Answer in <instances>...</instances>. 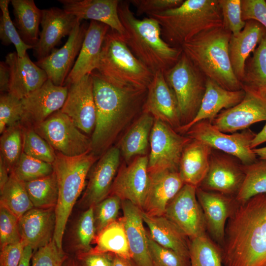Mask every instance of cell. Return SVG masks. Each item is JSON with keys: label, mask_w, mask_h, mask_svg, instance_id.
<instances>
[{"label": "cell", "mask_w": 266, "mask_h": 266, "mask_svg": "<svg viewBox=\"0 0 266 266\" xmlns=\"http://www.w3.org/2000/svg\"><path fill=\"white\" fill-rule=\"evenodd\" d=\"M223 245L224 266H266V194L235 208Z\"/></svg>", "instance_id": "obj_1"}, {"label": "cell", "mask_w": 266, "mask_h": 266, "mask_svg": "<svg viewBox=\"0 0 266 266\" xmlns=\"http://www.w3.org/2000/svg\"><path fill=\"white\" fill-rule=\"evenodd\" d=\"M96 116L91 139V152L101 156L110 147L120 131L143 105L146 90L122 88L104 80L94 70L91 74Z\"/></svg>", "instance_id": "obj_2"}, {"label": "cell", "mask_w": 266, "mask_h": 266, "mask_svg": "<svg viewBox=\"0 0 266 266\" xmlns=\"http://www.w3.org/2000/svg\"><path fill=\"white\" fill-rule=\"evenodd\" d=\"M129 0H121L118 13L125 30L124 40L133 54L153 74L165 73L178 61L182 51L167 43L162 38L161 29L155 19L141 20L131 10Z\"/></svg>", "instance_id": "obj_3"}, {"label": "cell", "mask_w": 266, "mask_h": 266, "mask_svg": "<svg viewBox=\"0 0 266 266\" xmlns=\"http://www.w3.org/2000/svg\"><path fill=\"white\" fill-rule=\"evenodd\" d=\"M232 33L223 26L209 29L184 43L181 48L206 77L231 91L243 89L231 64L229 44Z\"/></svg>", "instance_id": "obj_4"}, {"label": "cell", "mask_w": 266, "mask_h": 266, "mask_svg": "<svg viewBox=\"0 0 266 266\" xmlns=\"http://www.w3.org/2000/svg\"><path fill=\"white\" fill-rule=\"evenodd\" d=\"M147 15L159 23L163 39L178 48L203 31L223 26L219 0H186L175 8Z\"/></svg>", "instance_id": "obj_5"}, {"label": "cell", "mask_w": 266, "mask_h": 266, "mask_svg": "<svg viewBox=\"0 0 266 266\" xmlns=\"http://www.w3.org/2000/svg\"><path fill=\"white\" fill-rule=\"evenodd\" d=\"M95 70L114 86L135 90L147 89L154 74L133 54L123 36L111 29Z\"/></svg>", "instance_id": "obj_6"}, {"label": "cell", "mask_w": 266, "mask_h": 266, "mask_svg": "<svg viewBox=\"0 0 266 266\" xmlns=\"http://www.w3.org/2000/svg\"><path fill=\"white\" fill-rule=\"evenodd\" d=\"M98 157L92 152L67 156L56 152L52 164L58 187L53 239L61 249L64 233L73 207L83 191L87 176Z\"/></svg>", "instance_id": "obj_7"}, {"label": "cell", "mask_w": 266, "mask_h": 266, "mask_svg": "<svg viewBox=\"0 0 266 266\" xmlns=\"http://www.w3.org/2000/svg\"><path fill=\"white\" fill-rule=\"evenodd\" d=\"M164 73L176 97L181 126L185 125L194 119L200 108L206 77L183 52L176 63Z\"/></svg>", "instance_id": "obj_8"}, {"label": "cell", "mask_w": 266, "mask_h": 266, "mask_svg": "<svg viewBox=\"0 0 266 266\" xmlns=\"http://www.w3.org/2000/svg\"><path fill=\"white\" fill-rule=\"evenodd\" d=\"M56 152L67 156L91 152V139L61 110L33 128Z\"/></svg>", "instance_id": "obj_9"}, {"label": "cell", "mask_w": 266, "mask_h": 266, "mask_svg": "<svg viewBox=\"0 0 266 266\" xmlns=\"http://www.w3.org/2000/svg\"><path fill=\"white\" fill-rule=\"evenodd\" d=\"M186 133L191 139L201 141L212 149L237 158L243 165L257 160V156L251 146L256 134L249 129L229 134L220 131L209 121L204 120L194 125Z\"/></svg>", "instance_id": "obj_10"}, {"label": "cell", "mask_w": 266, "mask_h": 266, "mask_svg": "<svg viewBox=\"0 0 266 266\" xmlns=\"http://www.w3.org/2000/svg\"><path fill=\"white\" fill-rule=\"evenodd\" d=\"M191 140L180 135L168 124L155 119L150 136L148 172L178 171L182 152Z\"/></svg>", "instance_id": "obj_11"}, {"label": "cell", "mask_w": 266, "mask_h": 266, "mask_svg": "<svg viewBox=\"0 0 266 266\" xmlns=\"http://www.w3.org/2000/svg\"><path fill=\"white\" fill-rule=\"evenodd\" d=\"M197 187L185 184L167 204L164 216L191 239L206 234L205 221Z\"/></svg>", "instance_id": "obj_12"}, {"label": "cell", "mask_w": 266, "mask_h": 266, "mask_svg": "<svg viewBox=\"0 0 266 266\" xmlns=\"http://www.w3.org/2000/svg\"><path fill=\"white\" fill-rule=\"evenodd\" d=\"M67 86H57L49 79L39 88L21 100L23 127L33 129L62 108Z\"/></svg>", "instance_id": "obj_13"}, {"label": "cell", "mask_w": 266, "mask_h": 266, "mask_svg": "<svg viewBox=\"0 0 266 266\" xmlns=\"http://www.w3.org/2000/svg\"><path fill=\"white\" fill-rule=\"evenodd\" d=\"M245 95L237 105L223 110L212 124L224 133H235L247 129L259 122L266 121V98L258 92L243 87Z\"/></svg>", "instance_id": "obj_14"}, {"label": "cell", "mask_w": 266, "mask_h": 266, "mask_svg": "<svg viewBox=\"0 0 266 266\" xmlns=\"http://www.w3.org/2000/svg\"><path fill=\"white\" fill-rule=\"evenodd\" d=\"M67 86L66 99L61 111L82 132L90 133L94 129L96 116L92 76L86 75Z\"/></svg>", "instance_id": "obj_15"}, {"label": "cell", "mask_w": 266, "mask_h": 266, "mask_svg": "<svg viewBox=\"0 0 266 266\" xmlns=\"http://www.w3.org/2000/svg\"><path fill=\"white\" fill-rule=\"evenodd\" d=\"M87 27L78 21L64 45L54 49L46 57L35 63L46 72L48 78L57 86H65V83L79 54L84 39Z\"/></svg>", "instance_id": "obj_16"}, {"label": "cell", "mask_w": 266, "mask_h": 266, "mask_svg": "<svg viewBox=\"0 0 266 266\" xmlns=\"http://www.w3.org/2000/svg\"><path fill=\"white\" fill-rule=\"evenodd\" d=\"M149 184L148 157L138 156L119 168L110 194L132 202L142 209Z\"/></svg>", "instance_id": "obj_17"}, {"label": "cell", "mask_w": 266, "mask_h": 266, "mask_svg": "<svg viewBox=\"0 0 266 266\" xmlns=\"http://www.w3.org/2000/svg\"><path fill=\"white\" fill-rule=\"evenodd\" d=\"M142 111L172 128L178 129L181 126L177 101L164 72L154 74L147 87Z\"/></svg>", "instance_id": "obj_18"}, {"label": "cell", "mask_w": 266, "mask_h": 266, "mask_svg": "<svg viewBox=\"0 0 266 266\" xmlns=\"http://www.w3.org/2000/svg\"><path fill=\"white\" fill-rule=\"evenodd\" d=\"M79 21L63 9L53 7L41 10L42 30L38 42L33 48L37 61L48 56L63 37L70 34Z\"/></svg>", "instance_id": "obj_19"}, {"label": "cell", "mask_w": 266, "mask_h": 266, "mask_svg": "<svg viewBox=\"0 0 266 266\" xmlns=\"http://www.w3.org/2000/svg\"><path fill=\"white\" fill-rule=\"evenodd\" d=\"M120 150L110 147L90 170L89 182L82 199L88 206H94L107 197L120 165Z\"/></svg>", "instance_id": "obj_20"}, {"label": "cell", "mask_w": 266, "mask_h": 266, "mask_svg": "<svg viewBox=\"0 0 266 266\" xmlns=\"http://www.w3.org/2000/svg\"><path fill=\"white\" fill-rule=\"evenodd\" d=\"M178 171L149 172V184L142 210L152 216L164 215L168 202L184 185Z\"/></svg>", "instance_id": "obj_21"}, {"label": "cell", "mask_w": 266, "mask_h": 266, "mask_svg": "<svg viewBox=\"0 0 266 266\" xmlns=\"http://www.w3.org/2000/svg\"><path fill=\"white\" fill-rule=\"evenodd\" d=\"M4 62L10 71L8 93L20 100L41 87L48 79L44 70L33 62L27 53L21 58L16 52L9 53Z\"/></svg>", "instance_id": "obj_22"}, {"label": "cell", "mask_w": 266, "mask_h": 266, "mask_svg": "<svg viewBox=\"0 0 266 266\" xmlns=\"http://www.w3.org/2000/svg\"><path fill=\"white\" fill-rule=\"evenodd\" d=\"M243 178L242 165L231 157L211 153L209 169L201 188L224 195L236 194Z\"/></svg>", "instance_id": "obj_23"}, {"label": "cell", "mask_w": 266, "mask_h": 266, "mask_svg": "<svg viewBox=\"0 0 266 266\" xmlns=\"http://www.w3.org/2000/svg\"><path fill=\"white\" fill-rule=\"evenodd\" d=\"M110 28L107 25L91 21L77 59L65 83H74L96 70L105 37Z\"/></svg>", "instance_id": "obj_24"}, {"label": "cell", "mask_w": 266, "mask_h": 266, "mask_svg": "<svg viewBox=\"0 0 266 266\" xmlns=\"http://www.w3.org/2000/svg\"><path fill=\"white\" fill-rule=\"evenodd\" d=\"M245 95L243 88L237 91L229 90L214 80L206 78L205 93L197 114L191 122L180 126L177 130L181 133H186L200 121L211 122L222 110L228 109L240 102Z\"/></svg>", "instance_id": "obj_25"}, {"label": "cell", "mask_w": 266, "mask_h": 266, "mask_svg": "<svg viewBox=\"0 0 266 266\" xmlns=\"http://www.w3.org/2000/svg\"><path fill=\"white\" fill-rule=\"evenodd\" d=\"M119 0H59L63 9L78 20L103 23L122 36L125 30L118 13Z\"/></svg>", "instance_id": "obj_26"}, {"label": "cell", "mask_w": 266, "mask_h": 266, "mask_svg": "<svg viewBox=\"0 0 266 266\" xmlns=\"http://www.w3.org/2000/svg\"><path fill=\"white\" fill-rule=\"evenodd\" d=\"M55 227V208L33 207L19 219L21 240L34 251L53 239Z\"/></svg>", "instance_id": "obj_27"}, {"label": "cell", "mask_w": 266, "mask_h": 266, "mask_svg": "<svg viewBox=\"0 0 266 266\" xmlns=\"http://www.w3.org/2000/svg\"><path fill=\"white\" fill-rule=\"evenodd\" d=\"M197 197L202 210L206 228L213 238L223 244L227 222L235 207L225 195L197 188Z\"/></svg>", "instance_id": "obj_28"}, {"label": "cell", "mask_w": 266, "mask_h": 266, "mask_svg": "<svg viewBox=\"0 0 266 266\" xmlns=\"http://www.w3.org/2000/svg\"><path fill=\"white\" fill-rule=\"evenodd\" d=\"M121 207L132 261L135 266H152L142 209L127 200H122Z\"/></svg>", "instance_id": "obj_29"}, {"label": "cell", "mask_w": 266, "mask_h": 266, "mask_svg": "<svg viewBox=\"0 0 266 266\" xmlns=\"http://www.w3.org/2000/svg\"><path fill=\"white\" fill-rule=\"evenodd\" d=\"M245 22L244 28L237 35L232 34L229 44L232 68L241 82L247 60L266 34V29L259 22L254 20Z\"/></svg>", "instance_id": "obj_30"}, {"label": "cell", "mask_w": 266, "mask_h": 266, "mask_svg": "<svg viewBox=\"0 0 266 266\" xmlns=\"http://www.w3.org/2000/svg\"><path fill=\"white\" fill-rule=\"evenodd\" d=\"M212 148L206 143L192 140L184 148L179 162L178 171L184 184L199 187L209 167Z\"/></svg>", "instance_id": "obj_31"}, {"label": "cell", "mask_w": 266, "mask_h": 266, "mask_svg": "<svg viewBox=\"0 0 266 266\" xmlns=\"http://www.w3.org/2000/svg\"><path fill=\"white\" fill-rule=\"evenodd\" d=\"M142 216L150 236L156 242L190 260L187 236L180 229L164 215L152 216L142 210Z\"/></svg>", "instance_id": "obj_32"}, {"label": "cell", "mask_w": 266, "mask_h": 266, "mask_svg": "<svg viewBox=\"0 0 266 266\" xmlns=\"http://www.w3.org/2000/svg\"><path fill=\"white\" fill-rule=\"evenodd\" d=\"M154 120L152 116L143 112L121 138L119 149L126 161L146 155Z\"/></svg>", "instance_id": "obj_33"}, {"label": "cell", "mask_w": 266, "mask_h": 266, "mask_svg": "<svg viewBox=\"0 0 266 266\" xmlns=\"http://www.w3.org/2000/svg\"><path fill=\"white\" fill-rule=\"evenodd\" d=\"M10 2L16 27L21 38L25 43L33 47L39 39L41 10L33 0H11Z\"/></svg>", "instance_id": "obj_34"}, {"label": "cell", "mask_w": 266, "mask_h": 266, "mask_svg": "<svg viewBox=\"0 0 266 266\" xmlns=\"http://www.w3.org/2000/svg\"><path fill=\"white\" fill-rule=\"evenodd\" d=\"M97 236V245L90 251L110 253L131 260L123 217L110 224Z\"/></svg>", "instance_id": "obj_35"}, {"label": "cell", "mask_w": 266, "mask_h": 266, "mask_svg": "<svg viewBox=\"0 0 266 266\" xmlns=\"http://www.w3.org/2000/svg\"><path fill=\"white\" fill-rule=\"evenodd\" d=\"M244 178L236 194L235 201L243 203L252 198L266 194V159H259L248 165H242Z\"/></svg>", "instance_id": "obj_36"}, {"label": "cell", "mask_w": 266, "mask_h": 266, "mask_svg": "<svg viewBox=\"0 0 266 266\" xmlns=\"http://www.w3.org/2000/svg\"><path fill=\"white\" fill-rule=\"evenodd\" d=\"M0 192V203L18 219L34 207L25 183L10 173L8 181Z\"/></svg>", "instance_id": "obj_37"}, {"label": "cell", "mask_w": 266, "mask_h": 266, "mask_svg": "<svg viewBox=\"0 0 266 266\" xmlns=\"http://www.w3.org/2000/svg\"><path fill=\"white\" fill-rule=\"evenodd\" d=\"M252 53L246 62L241 83L243 87L261 92L266 90V34Z\"/></svg>", "instance_id": "obj_38"}, {"label": "cell", "mask_w": 266, "mask_h": 266, "mask_svg": "<svg viewBox=\"0 0 266 266\" xmlns=\"http://www.w3.org/2000/svg\"><path fill=\"white\" fill-rule=\"evenodd\" d=\"M24 183L34 207H56L58 200V187L54 171L47 176Z\"/></svg>", "instance_id": "obj_39"}, {"label": "cell", "mask_w": 266, "mask_h": 266, "mask_svg": "<svg viewBox=\"0 0 266 266\" xmlns=\"http://www.w3.org/2000/svg\"><path fill=\"white\" fill-rule=\"evenodd\" d=\"M190 266H223L222 251L206 234L191 239Z\"/></svg>", "instance_id": "obj_40"}, {"label": "cell", "mask_w": 266, "mask_h": 266, "mask_svg": "<svg viewBox=\"0 0 266 266\" xmlns=\"http://www.w3.org/2000/svg\"><path fill=\"white\" fill-rule=\"evenodd\" d=\"M23 126L20 122L7 128L0 137V158L12 171L23 153Z\"/></svg>", "instance_id": "obj_41"}, {"label": "cell", "mask_w": 266, "mask_h": 266, "mask_svg": "<svg viewBox=\"0 0 266 266\" xmlns=\"http://www.w3.org/2000/svg\"><path fill=\"white\" fill-rule=\"evenodd\" d=\"M10 2L9 0H0V39L4 45L13 44L18 55L23 58L27 53V51L33 49V47L25 43L16 29L9 15L8 5Z\"/></svg>", "instance_id": "obj_42"}, {"label": "cell", "mask_w": 266, "mask_h": 266, "mask_svg": "<svg viewBox=\"0 0 266 266\" xmlns=\"http://www.w3.org/2000/svg\"><path fill=\"white\" fill-rule=\"evenodd\" d=\"M23 152L33 158L52 164L56 152L33 128L23 127Z\"/></svg>", "instance_id": "obj_43"}, {"label": "cell", "mask_w": 266, "mask_h": 266, "mask_svg": "<svg viewBox=\"0 0 266 266\" xmlns=\"http://www.w3.org/2000/svg\"><path fill=\"white\" fill-rule=\"evenodd\" d=\"M54 172L53 165L22 153L11 173L24 182L38 179Z\"/></svg>", "instance_id": "obj_44"}, {"label": "cell", "mask_w": 266, "mask_h": 266, "mask_svg": "<svg viewBox=\"0 0 266 266\" xmlns=\"http://www.w3.org/2000/svg\"><path fill=\"white\" fill-rule=\"evenodd\" d=\"M95 233L94 206H92L83 213L76 227L75 236L78 253H86L91 251L92 248L91 244Z\"/></svg>", "instance_id": "obj_45"}, {"label": "cell", "mask_w": 266, "mask_h": 266, "mask_svg": "<svg viewBox=\"0 0 266 266\" xmlns=\"http://www.w3.org/2000/svg\"><path fill=\"white\" fill-rule=\"evenodd\" d=\"M121 205L122 200L119 197L110 195L94 206V218L97 235L117 220Z\"/></svg>", "instance_id": "obj_46"}, {"label": "cell", "mask_w": 266, "mask_h": 266, "mask_svg": "<svg viewBox=\"0 0 266 266\" xmlns=\"http://www.w3.org/2000/svg\"><path fill=\"white\" fill-rule=\"evenodd\" d=\"M23 113L21 100L9 93L0 96V133L8 127L21 122Z\"/></svg>", "instance_id": "obj_47"}, {"label": "cell", "mask_w": 266, "mask_h": 266, "mask_svg": "<svg viewBox=\"0 0 266 266\" xmlns=\"http://www.w3.org/2000/svg\"><path fill=\"white\" fill-rule=\"evenodd\" d=\"M147 236L152 266H190V260L158 244L148 231Z\"/></svg>", "instance_id": "obj_48"}, {"label": "cell", "mask_w": 266, "mask_h": 266, "mask_svg": "<svg viewBox=\"0 0 266 266\" xmlns=\"http://www.w3.org/2000/svg\"><path fill=\"white\" fill-rule=\"evenodd\" d=\"M223 26L233 35L244 28L246 22L242 18L241 0H219Z\"/></svg>", "instance_id": "obj_49"}, {"label": "cell", "mask_w": 266, "mask_h": 266, "mask_svg": "<svg viewBox=\"0 0 266 266\" xmlns=\"http://www.w3.org/2000/svg\"><path fill=\"white\" fill-rule=\"evenodd\" d=\"M67 259L63 249H60L53 239L34 251L31 266H63Z\"/></svg>", "instance_id": "obj_50"}, {"label": "cell", "mask_w": 266, "mask_h": 266, "mask_svg": "<svg viewBox=\"0 0 266 266\" xmlns=\"http://www.w3.org/2000/svg\"><path fill=\"white\" fill-rule=\"evenodd\" d=\"M21 241L19 219L5 208L0 207V249L6 245Z\"/></svg>", "instance_id": "obj_51"}, {"label": "cell", "mask_w": 266, "mask_h": 266, "mask_svg": "<svg viewBox=\"0 0 266 266\" xmlns=\"http://www.w3.org/2000/svg\"><path fill=\"white\" fill-rule=\"evenodd\" d=\"M184 0H131L130 3L136 9L137 15L163 12L179 6Z\"/></svg>", "instance_id": "obj_52"}, {"label": "cell", "mask_w": 266, "mask_h": 266, "mask_svg": "<svg viewBox=\"0 0 266 266\" xmlns=\"http://www.w3.org/2000/svg\"><path fill=\"white\" fill-rule=\"evenodd\" d=\"M243 21L254 20L266 29V0H241Z\"/></svg>", "instance_id": "obj_53"}, {"label": "cell", "mask_w": 266, "mask_h": 266, "mask_svg": "<svg viewBox=\"0 0 266 266\" xmlns=\"http://www.w3.org/2000/svg\"><path fill=\"white\" fill-rule=\"evenodd\" d=\"M26 245L23 241L0 249V266H18Z\"/></svg>", "instance_id": "obj_54"}, {"label": "cell", "mask_w": 266, "mask_h": 266, "mask_svg": "<svg viewBox=\"0 0 266 266\" xmlns=\"http://www.w3.org/2000/svg\"><path fill=\"white\" fill-rule=\"evenodd\" d=\"M113 255L91 251L78 253L75 261L77 266H112Z\"/></svg>", "instance_id": "obj_55"}, {"label": "cell", "mask_w": 266, "mask_h": 266, "mask_svg": "<svg viewBox=\"0 0 266 266\" xmlns=\"http://www.w3.org/2000/svg\"><path fill=\"white\" fill-rule=\"evenodd\" d=\"M10 80V71L5 62H0V93H8Z\"/></svg>", "instance_id": "obj_56"}, {"label": "cell", "mask_w": 266, "mask_h": 266, "mask_svg": "<svg viewBox=\"0 0 266 266\" xmlns=\"http://www.w3.org/2000/svg\"><path fill=\"white\" fill-rule=\"evenodd\" d=\"M10 171L3 160L0 158V191H1L8 181Z\"/></svg>", "instance_id": "obj_57"}, {"label": "cell", "mask_w": 266, "mask_h": 266, "mask_svg": "<svg viewBox=\"0 0 266 266\" xmlns=\"http://www.w3.org/2000/svg\"><path fill=\"white\" fill-rule=\"evenodd\" d=\"M266 142V123L263 129L253 138L251 143V148H256L260 144Z\"/></svg>", "instance_id": "obj_58"}, {"label": "cell", "mask_w": 266, "mask_h": 266, "mask_svg": "<svg viewBox=\"0 0 266 266\" xmlns=\"http://www.w3.org/2000/svg\"><path fill=\"white\" fill-rule=\"evenodd\" d=\"M33 253V249L29 246H26L18 266H31V261Z\"/></svg>", "instance_id": "obj_59"}, {"label": "cell", "mask_w": 266, "mask_h": 266, "mask_svg": "<svg viewBox=\"0 0 266 266\" xmlns=\"http://www.w3.org/2000/svg\"><path fill=\"white\" fill-rule=\"evenodd\" d=\"M112 266H135L132 260L113 255Z\"/></svg>", "instance_id": "obj_60"}, {"label": "cell", "mask_w": 266, "mask_h": 266, "mask_svg": "<svg viewBox=\"0 0 266 266\" xmlns=\"http://www.w3.org/2000/svg\"><path fill=\"white\" fill-rule=\"evenodd\" d=\"M253 151L257 156L259 157L260 159H266V146L259 148H254Z\"/></svg>", "instance_id": "obj_61"}, {"label": "cell", "mask_w": 266, "mask_h": 266, "mask_svg": "<svg viewBox=\"0 0 266 266\" xmlns=\"http://www.w3.org/2000/svg\"><path fill=\"white\" fill-rule=\"evenodd\" d=\"M63 266H77V265L76 263L75 260H69L66 263V265H64Z\"/></svg>", "instance_id": "obj_62"}, {"label": "cell", "mask_w": 266, "mask_h": 266, "mask_svg": "<svg viewBox=\"0 0 266 266\" xmlns=\"http://www.w3.org/2000/svg\"><path fill=\"white\" fill-rule=\"evenodd\" d=\"M260 93L262 96L266 98V90L261 92H258Z\"/></svg>", "instance_id": "obj_63"}]
</instances>
